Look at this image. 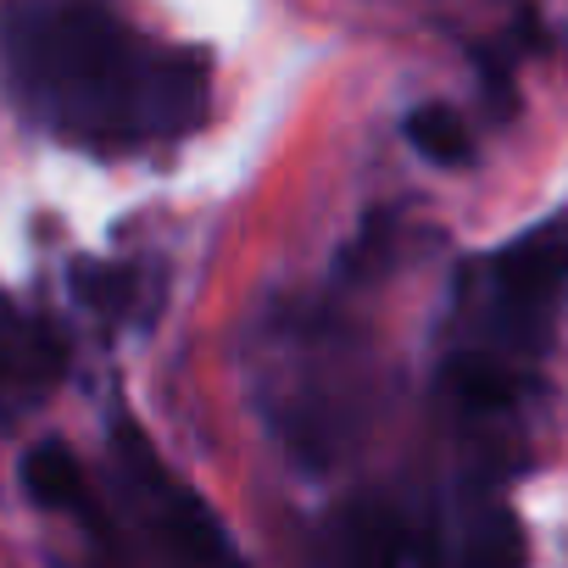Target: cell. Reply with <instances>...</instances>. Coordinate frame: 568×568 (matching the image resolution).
<instances>
[{
  "mask_svg": "<svg viewBox=\"0 0 568 568\" xmlns=\"http://www.w3.org/2000/svg\"><path fill=\"white\" fill-rule=\"evenodd\" d=\"M106 551L140 568H245L217 513L162 463L151 435L118 413L106 429Z\"/></svg>",
  "mask_w": 568,
  "mask_h": 568,
  "instance_id": "3957f363",
  "label": "cell"
},
{
  "mask_svg": "<svg viewBox=\"0 0 568 568\" xmlns=\"http://www.w3.org/2000/svg\"><path fill=\"white\" fill-rule=\"evenodd\" d=\"M18 479H23V490H29L34 507H45L57 518H73L79 529H90L106 546V501H101L90 468L79 463V452H68L62 440H40V446L23 452Z\"/></svg>",
  "mask_w": 568,
  "mask_h": 568,
  "instance_id": "277c9868",
  "label": "cell"
},
{
  "mask_svg": "<svg viewBox=\"0 0 568 568\" xmlns=\"http://www.w3.org/2000/svg\"><path fill=\"white\" fill-rule=\"evenodd\" d=\"M62 374V346L51 329L23 324L7 302H0V396H40Z\"/></svg>",
  "mask_w": 568,
  "mask_h": 568,
  "instance_id": "8992f818",
  "label": "cell"
},
{
  "mask_svg": "<svg viewBox=\"0 0 568 568\" xmlns=\"http://www.w3.org/2000/svg\"><path fill=\"white\" fill-rule=\"evenodd\" d=\"M568 291V217H551L463 278V329L468 352H457V385L479 407H501L513 390L507 363H524L546 346L551 313Z\"/></svg>",
  "mask_w": 568,
  "mask_h": 568,
  "instance_id": "7a4b0ae2",
  "label": "cell"
},
{
  "mask_svg": "<svg viewBox=\"0 0 568 568\" xmlns=\"http://www.w3.org/2000/svg\"><path fill=\"white\" fill-rule=\"evenodd\" d=\"M402 134H407V145H413L424 162H435V168H463V162L474 156V134H468L463 112L446 106V101L413 106L407 123H402Z\"/></svg>",
  "mask_w": 568,
  "mask_h": 568,
  "instance_id": "52a82bcc",
  "label": "cell"
},
{
  "mask_svg": "<svg viewBox=\"0 0 568 568\" xmlns=\"http://www.w3.org/2000/svg\"><path fill=\"white\" fill-rule=\"evenodd\" d=\"M324 568H413V529L390 501H352L324 524Z\"/></svg>",
  "mask_w": 568,
  "mask_h": 568,
  "instance_id": "5b68a950",
  "label": "cell"
},
{
  "mask_svg": "<svg viewBox=\"0 0 568 568\" xmlns=\"http://www.w3.org/2000/svg\"><path fill=\"white\" fill-rule=\"evenodd\" d=\"M0 90L90 156L173 151L212 123V57L90 0L0 7Z\"/></svg>",
  "mask_w": 568,
  "mask_h": 568,
  "instance_id": "6da1fadb",
  "label": "cell"
}]
</instances>
